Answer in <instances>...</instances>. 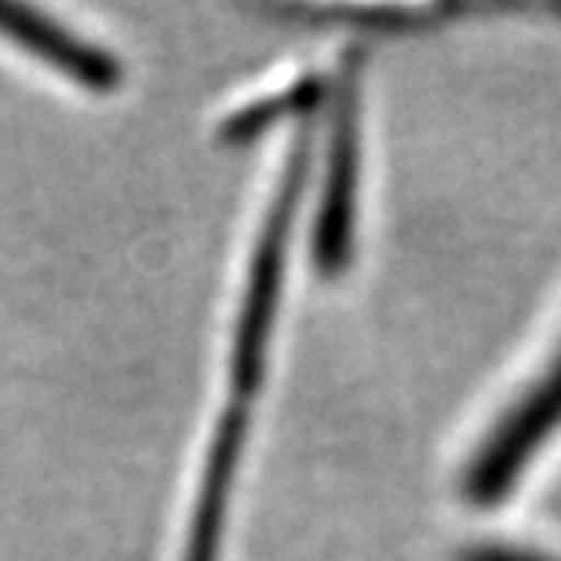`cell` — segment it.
I'll use <instances>...</instances> for the list:
<instances>
[{
	"instance_id": "5b68a950",
	"label": "cell",
	"mask_w": 561,
	"mask_h": 561,
	"mask_svg": "<svg viewBox=\"0 0 561 561\" xmlns=\"http://www.w3.org/2000/svg\"><path fill=\"white\" fill-rule=\"evenodd\" d=\"M463 561H547V558H529V554H514V551H474Z\"/></svg>"
},
{
	"instance_id": "6da1fadb",
	"label": "cell",
	"mask_w": 561,
	"mask_h": 561,
	"mask_svg": "<svg viewBox=\"0 0 561 561\" xmlns=\"http://www.w3.org/2000/svg\"><path fill=\"white\" fill-rule=\"evenodd\" d=\"M561 420V362L547 373V379L536 387L533 398H525L518 412L492 434L485 453L478 456L474 470H470L467 492L470 500L492 503L511 489V481L518 478L522 463L536 453V445L554 431Z\"/></svg>"
},
{
	"instance_id": "277c9868",
	"label": "cell",
	"mask_w": 561,
	"mask_h": 561,
	"mask_svg": "<svg viewBox=\"0 0 561 561\" xmlns=\"http://www.w3.org/2000/svg\"><path fill=\"white\" fill-rule=\"evenodd\" d=\"M0 33H8L11 41L26 44L33 51H41L44 59L62 66L66 73H73L77 81H84L88 88L106 92V88H114L121 81V66L110 59V55L73 41L70 33L51 26L48 19H41L37 11H30V8L0 4Z\"/></svg>"
},
{
	"instance_id": "3957f363",
	"label": "cell",
	"mask_w": 561,
	"mask_h": 561,
	"mask_svg": "<svg viewBox=\"0 0 561 561\" xmlns=\"http://www.w3.org/2000/svg\"><path fill=\"white\" fill-rule=\"evenodd\" d=\"M244 420H249V394H233L227 416L219 423L216 445H211L205 485H201L194 533H190L186 561H216L219 529H222V507H227V485L233 478V463L241 456L244 442Z\"/></svg>"
},
{
	"instance_id": "7a4b0ae2",
	"label": "cell",
	"mask_w": 561,
	"mask_h": 561,
	"mask_svg": "<svg viewBox=\"0 0 561 561\" xmlns=\"http://www.w3.org/2000/svg\"><path fill=\"white\" fill-rule=\"evenodd\" d=\"M354 194H357V88H354V62H346L340 114H335L332 146H329V186H324L318 238H313V252H318L324 274H340L346 255H351Z\"/></svg>"
}]
</instances>
